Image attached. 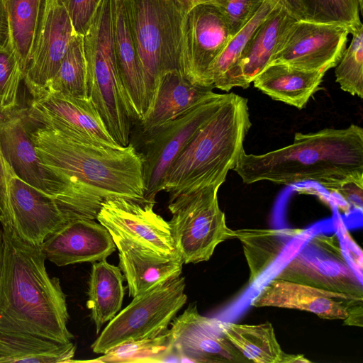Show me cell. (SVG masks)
I'll return each mask as SVG.
<instances>
[{
	"mask_svg": "<svg viewBox=\"0 0 363 363\" xmlns=\"http://www.w3.org/2000/svg\"><path fill=\"white\" fill-rule=\"evenodd\" d=\"M2 227L0 330L71 342L66 296L59 279L49 276L41 247L21 239L11 226Z\"/></svg>",
	"mask_w": 363,
	"mask_h": 363,
	"instance_id": "cell-1",
	"label": "cell"
},
{
	"mask_svg": "<svg viewBox=\"0 0 363 363\" xmlns=\"http://www.w3.org/2000/svg\"><path fill=\"white\" fill-rule=\"evenodd\" d=\"M233 170L245 184L314 182L328 190L343 181L363 178V128L352 123L296 133L293 143L281 148L262 155L244 151Z\"/></svg>",
	"mask_w": 363,
	"mask_h": 363,
	"instance_id": "cell-2",
	"label": "cell"
},
{
	"mask_svg": "<svg viewBox=\"0 0 363 363\" xmlns=\"http://www.w3.org/2000/svg\"><path fill=\"white\" fill-rule=\"evenodd\" d=\"M30 135L40 164L55 178L79 184L103 200L147 202L142 154L131 143L111 148L75 132L33 123Z\"/></svg>",
	"mask_w": 363,
	"mask_h": 363,
	"instance_id": "cell-3",
	"label": "cell"
},
{
	"mask_svg": "<svg viewBox=\"0 0 363 363\" xmlns=\"http://www.w3.org/2000/svg\"><path fill=\"white\" fill-rule=\"evenodd\" d=\"M251 125L247 99L228 94L169 169L163 189L169 194V202L199 189L220 186L245 151Z\"/></svg>",
	"mask_w": 363,
	"mask_h": 363,
	"instance_id": "cell-4",
	"label": "cell"
},
{
	"mask_svg": "<svg viewBox=\"0 0 363 363\" xmlns=\"http://www.w3.org/2000/svg\"><path fill=\"white\" fill-rule=\"evenodd\" d=\"M87 94L105 128L121 147L130 143L133 119L118 76L113 44L111 0H101L84 35Z\"/></svg>",
	"mask_w": 363,
	"mask_h": 363,
	"instance_id": "cell-5",
	"label": "cell"
},
{
	"mask_svg": "<svg viewBox=\"0 0 363 363\" xmlns=\"http://www.w3.org/2000/svg\"><path fill=\"white\" fill-rule=\"evenodd\" d=\"M124 1L145 84L146 116L162 75L179 70L182 24L187 11L176 0Z\"/></svg>",
	"mask_w": 363,
	"mask_h": 363,
	"instance_id": "cell-6",
	"label": "cell"
},
{
	"mask_svg": "<svg viewBox=\"0 0 363 363\" xmlns=\"http://www.w3.org/2000/svg\"><path fill=\"white\" fill-rule=\"evenodd\" d=\"M185 287V278L179 276L133 297L100 333L91 345L92 351L106 354L126 342L166 332L186 302Z\"/></svg>",
	"mask_w": 363,
	"mask_h": 363,
	"instance_id": "cell-7",
	"label": "cell"
},
{
	"mask_svg": "<svg viewBox=\"0 0 363 363\" xmlns=\"http://www.w3.org/2000/svg\"><path fill=\"white\" fill-rule=\"evenodd\" d=\"M219 188L206 187L169 202L172 235L184 264L208 261L219 244L235 238L218 204Z\"/></svg>",
	"mask_w": 363,
	"mask_h": 363,
	"instance_id": "cell-8",
	"label": "cell"
},
{
	"mask_svg": "<svg viewBox=\"0 0 363 363\" xmlns=\"http://www.w3.org/2000/svg\"><path fill=\"white\" fill-rule=\"evenodd\" d=\"M228 94L213 92L196 106L146 133L143 174L146 201L155 203L171 165L197 130L218 111Z\"/></svg>",
	"mask_w": 363,
	"mask_h": 363,
	"instance_id": "cell-9",
	"label": "cell"
},
{
	"mask_svg": "<svg viewBox=\"0 0 363 363\" xmlns=\"http://www.w3.org/2000/svg\"><path fill=\"white\" fill-rule=\"evenodd\" d=\"M155 203L116 197L104 200L96 220L115 245L126 244L164 257H179L169 221L153 210Z\"/></svg>",
	"mask_w": 363,
	"mask_h": 363,
	"instance_id": "cell-10",
	"label": "cell"
},
{
	"mask_svg": "<svg viewBox=\"0 0 363 363\" xmlns=\"http://www.w3.org/2000/svg\"><path fill=\"white\" fill-rule=\"evenodd\" d=\"M231 38L223 16L213 3L191 9L182 24L180 73L194 84L213 86L212 66Z\"/></svg>",
	"mask_w": 363,
	"mask_h": 363,
	"instance_id": "cell-11",
	"label": "cell"
},
{
	"mask_svg": "<svg viewBox=\"0 0 363 363\" xmlns=\"http://www.w3.org/2000/svg\"><path fill=\"white\" fill-rule=\"evenodd\" d=\"M350 31L344 24L296 20L283 35L270 64L325 73L339 62Z\"/></svg>",
	"mask_w": 363,
	"mask_h": 363,
	"instance_id": "cell-12",
	"label": "cell"
},
{
	"mask_svg": "<svg viewBox=\"0 0 363 363\" xmlns=\"http://www.w3.org/2000/svg\"><path fill=\"white\" fill-rule=\"evenodd\" d=\"M275 278L362 297V284L344 256L337 239L316 236Z\"/></svg>",
	"mask_w": 363,
	"mask_h": 363,
	"instance_id": "cell-13",
	"label": "cell"
},
{
	"mask_svg": "<svg viewBox=\"0 0 363 363\" xmlns=\"http://www.w3.org/2000/svg\"><path fill=\"white\" fill-rule=\"evenodd\" d=\"M75 34L63 0H43L32 53L23 79L33 99L46 92Z\"/></svg>",
	"mask_w": 363,
	"mask_h": 363,
	"instance_id": "cell-14",
	"label": "cell"
},
{
	"mask_svg": "<svg viewBox=\"0 0 363 363\" xmlns=\"http://www.w3.org/2000/svg\"><path fill=\"white\" fill-rule=\"evenodd\" d=\"M220 323L216 318L200 314L196 303H191L179 316L176 315L169 332L173 351L180 362H249L228 340Z\"/></svg>",
	"mask_w": 363,
	"mask_h": 363,
	"instance_id": "cell-15",
	"label": "cell"
},
{
	"mask_svg": "<svg viewBox=\"0 0 363 363\" xmlns=\"http://www.w3.org/2000/svg\"><path fill=\"white\" fill-rule=\"evenodd\" d=\"M26 110L34 125L70 130L106 147H123L111 138L89 98L48 91L33 99Z\"/></svg>",
	"mask_w": 363,
	"mask_h": 363,
	"instance_id": "cell-16",
	"label": "cell"
},
{
	"mask_svg": "<svg viewBox=\"0 0 363 363\" xmlns=\"http://www.w3.org/2000/svg\"><path fill=\"white\" fill-rule=\"evenodd\" d=\"M363 297L274 278L251 301L254 307H277L314 313L320 318L346 320Z\"/></svg>",
	"mask_w": 363,
	"mask_h": 363,
	"instance_id": "cell-17",
	"label": "cell"
},
{
	"mask_svg": "<svg viewBox=\"0 0 363 363\" xmlns=\"http://www.w3.org/2000/svg\"><path fill=\"white\" fill-rule=\"evenodd\" d=\"M32 123L26 108L0 112V146L14 174L41 193L52 197L63 182L40 164L30 135Z\"/></svg>",
	"mask_w": 363,
	"mask_h": 363,
	"instance_id": "cell-18",
	"label": "cell"
},
{
	"mask_svg": "<svg viewBox=\"0 0 363 363\" xmlns=\"http://www.w3.org/2000/svg\"><path fill=\"white\" fill-rule=\"evenodd\" d=\"M40 247L46 259L58 267L101 261L116 250L108 230L90 218L67 221Z\"/></svg>",
	"mask_w": 363,
	"mask_h": 363,
	"instance_id": "cell-19",
	"label": "cell"
},
{
	"mask_svg": "<svg viewBox=\"0 0 363 363\" xmlns=\"http://www.w3.org/2000/svg\"><path fill=\"white\" fill-rule=\"evenodd\" d=\"M11 228L23 240L40 246L45 239L69 220L55 200L19 179L9 180Z\"/></svg>",
	"mask_w": 363,
	"mask_h": 363,
	"instance_id": "cell-20",
	"label": "cell"
},
{
	"mask_svg": "<svg viewBox=\"0 0 363 363\" xmlns=\"http://www.w3.org/2000/svg\"><path fill=\"white\" fill-rule=\"evenodd\" d=\"M113 44L118 76L133 119L147 112L146 89L124 0H111Z\"/></svg>",
	"mask_w": 363,
	"mask_h": 363,
	"instance_id": "cell-21",
	"label": "cell"
},
{
	"mask_svg": "<svg viewBox=\"0 0 363 363\" xmlns=\"http://www.w3.org/2000/svg\"><path fill=\"white\" fill-rule=\"evenodd\" d=\"M213 88L191 83L177 69L164 72L153 104L141 121L143 131L147 133L184 114L211 95Z\"/></svg>",
	"mask_w": 363,
	"mask_h": 363,
	"instance_id": "cell-22",
	"label": "cell"
},
{
	"mask_svg": "<svg viewBox=\"0 0 363 363\" xmlns=\"http://www.w3.org/2000/svg\"><path fill=\"white\" fill-rule=\"evenodd\" d=\"M325 74L285 64H270L252 83L272 99L303 109L319 89Z\"/></svg>",
	"mask_w": 363,
	"mask_h": 363,
	"instance_id": "cell-23",
	"label": "cell"
},
{
	"mask_svg": "<svg viewBox=\"0 0 363 363\" xmlns=\"http://www.w3.org/2000/svg\"><path fill=\"white\" fill-rule=\"evenodd\" d=\"M116 247L118 250L119 268L127 281L130 297L182 274L184 262L180 257H161L126 244H117Z\"/></svg>",
	"mask_w": 363,
	"mask_h": 363,
	"instance_id": "cell-24",
	"label": "cell"
},
{
	"mask_svg": "<svg viewBox=\"0 0 363 363\" xmlns=\"http://www.w3.org/2000/svg\"><path fill=\"white\" fill-rule=\"evenodd\" d=\"M296 20L298 19L279 1L253 32L239 62L245 89L270 64L283 35Z\"/></svg>",
	"mask_w": 363,
	"mask_h": 363,
	"instance_id": "cell-25",
	"label": "cell"
},
{
	"mask_svg": "<svg viewBox=\"0 0 363 363\" xmlns=\"http://www.w3.org/2000/svg\"><path fill=\"white\" fill-rule=\"evenodd\" d=\"M220 325L228 340L250 362H311L303 354L286 353L269 322L249 325L221 321Z\"/></svg>",
	"mask_w": 363,
	"mask_h": 363,
	"instance_id": "cell-26",
	"label": "cell"
},
{
	"mask_svg": "<svg viewBox=\"0 0 363 363\" xmlns=\"http://www.w3.org/2000/svg\"><path fill=\"white\" fill-rule=\"evenodd\" d=\"M123 277L119 267L106 259L92 263L86 306L91 311L96 334L121 308L125 295Z\"/></svg>",
	"mask_w": 363,
	"mask_h": 363,
	"instance_id": "cell-27",
	"label": "cell"
},
{
	"mask_svg": "<svg viewBox=\"0 0 363 363\" xmlns=\"http://www.w3.org/2000/svg\"><path fill=\"white\" fill-rule=\"evenodd\" d=\"M75 345L39 335L0 330V362H73Z\"/></svg>",
	"mask_w": 363,
	"mask_h": 363,
	"instance_id": "cell-28",
	"label": "cell"
},
{
	"mask_svg": "<svg viewBox=\"0 0 363 363\" xmlns=\"http://www.w3.org/2000/svg\"><path fill=\"white\" fill-rule=\"evenodd\" d=\"M242 243L250 270L252 284L295 240L304 233L302 229H241L235 230Z\"/></svg>",
	"mask_w": 363,
	"mask_h": 363,
	"instance_id": "cell-29",
	"label": "cell"
},
{
	"mask_svg": "<svg viewBox=\"0 0 363 363\" xmlns=\"http://www.w3.org/2000/svg\"><path fill=\"white\" fill-rule=\"evenodd\" d=\"M279 0H264L250 20L228 41L211 68L214 88L229 91L234 87L245 89L239 70L243 50L253 32L267 18Z\"/></svg>",
	"mask_w": 363,
	"mask_h": 363,
	"instance_id": "cell-30",
	"label": "cell"
},
{
	"mask_svg": "<svg viewBox=\"0 0 363 363\" xmlns=\"http://www.w3.org/2000/svg\"><path fill=\"white\" fill-rule=\"evenodd\" d=\"M10 42L24 71L29 62L43 0H5Z\"/></svg>",
	"mask_w": 363,
	"mask_h": 363,
	"instance_id": "cell-31",
	"label": "cell"
},
{
	"mask_svg": "<svg viewBox=\"0 0 363 363\" xmlns=\"http://www.w3.org/2000/svg\"><path fill=\"white\" fill-rule=\"evenodd\" d=\"M48 91L89 98L84 35L76 33L72 38L56 74L48 84Z\"/></svg>",
	"mask_w": 363,
	"mask_h": 363,
	"instance_id": "cell-32",
	"label": "cell"
},
{
	"mask_svg": "<svg viewBox=\"0 0 363 363\" xmlns=\"http://www.w3.org/2000/svg\"><path fill=\"white\" fill-rule=\"evenodd\" d=\"M173 354L177 355L172 347L168 329L155 337L126 342L103 354L100 357L86 362H169L168 358Z\"/></svg>",
	"mask_w": 363,
	"mask_h": 363,
	"instance_id": "cell-33",
	"label": "cell"
},
{
	"mask_svg": "<svg viewBox=\"0 0 363 363\" xmlns=\"http://www.w3.org/2000/svg\"><path fill=\"white\" fill-rule=\"evenodd\" d=\"M352 41L335 66V81L342 90L363 98V25L354 26L350 31Z\"/></svg>",
	"mask_w": 363,
	"mask_h": 363,
	"instance_id": "cell-34",
	"label": "cell"
},
{
	"mask_svg": "<svg viewBox=\"0 0 363 363\" xmlns=\"http://www.w3.org/2000/svg\"><path fill=\"white\" fill-rule=\"evenodd\" d=\"M304 20L344 24L351 29L362 23L356 0H301Z\"/></svg>",
	"mask_w": 363,
	"mask_h": 363,
	"instance_id": "cell-35",
	"label": "cell"
},
{
	"mask_svg": "<svg viewBox=\"0 0 363 363\" xmlns=\"http://www.w3.org/2000/svg\"><path fill=\"white\" fill-rule=\"evenodd\" d=\"M24 77L10 40L0 48V112L18 106V91Z\"/></svg>",
	"mask_w": 363,
	"mask_h": 363,
	"instance_id": "cell-36",
	"label": "cell"
},
{
	"mask_svg": "<svg viewBox=\"0 0 363 363\" xmlns=\"http://www.w3.org/2000/svg\"><path fill=\"white\" fill-rule=\"evenodd\" d=\"M264 0H213L223 16L230 35L236 34L255 14Z\"/></svg>",
	"mask_w": 363,
	"mask_h": 363,
	"instance_id": "cell-37",
	"label": "cell"
},
{
	"mask_svg": "<svg viewBox=\"0 0 363 363\" xmlns=\"http://www.w3.org/2000/svg\"><path fill=\"white\" fill-rule=\"evenodd\" d=\"M101 0H63L76 33L84 35Z\"/></svg>",
	"mask_w": 363,
	"mask_h": 363,
	"instance_id": "cell-38",
	"label": "cell"
},
{
	"mask_svg": "<svg viewBox=\"0 0 363 363\" xmlns=\"http://www.w3.org/2000/svg\"><path fill=\"white\" fill-rule=\"evenodd\" d=\"M328 191L340 195L348 206L355 210L363 208V178L350 179L336 184Z\"/></svg>",
	"mask_w": 363,
	"mask_h": 363,
	"instance_id": "cell-39",
	"label": "cell"
},
{
	"mask_svg": "<svg viewBox=\"0 0 363 363\" xmlns=\"http://www.w3.org/2000/svg\"><path fill=\"white\" fill-rule=\"evenodd\" d=\"M13 173L0 146V199L10 225L9 180Z\"/></svg>",
	"mask_w": 363,
	"mask_h": 363,
	"instance_id": "cell-40",
	"label": "cell"
},
{
	"mask_svg": "<svg viewBox=\"0 0 363 363\" xmlns=\"http://www.w3.org/2000/svg\"><path fill=\"white\" fill-rule=\"evenodd\" d=\"M10 40L9 16L5 0H0V48Z\"/></svg>",
	"mask_w": 363,
	"mask_h": 363,
	"instance_id": "cell-41",
	"label": "cell"
},
{
	"mask_svg": "<svg viewBox=\"0 0 363 363\" xmlns=\"http://www.w3.org/2000/svg\"><path fill=\"white\" fill-rule=\"evenodd\" d=\"M279 2L298 20L304 18L301 0H279Z\"/></svg>",
	"mask_w": 363,
	"mask_h": 363,
	"instance_id": "cell-42",
	"label": "cell"
},
{
	"mask_svg": "<svg viewBox=\"0 0 363 363\" xmlns=\"http://www.w3.org/2000/svg\"><path fill=\"white\" fill-rule=\"evenodd\" d=\"M188 12L197 5L211 2L213 0H176Z\"/></svg>",
	"mask_w": 363,
	"mask_h": 363,
	"instance_id": "cell-43",
	"label": "cell"
},
{
	"mask_svg": "<svg viewBox=\"0 0 363 363\" xmlns=\"http://www.w3.org/2000/svg\"><path fill=\"white\" fill-rule=\"evenodd\" d=\"M0 222L3 226H10L4 208L0 199Z\"/></svg>",
	"mask_w": 363,
	"mask_h": 363,
	"instance_id": "cell-44",
	"label": "cell"
},
{
	"mask_svg": "<svg viewBox=\"0 0 363 363\" xmlns=\"http://www.w3.org/2000/svg\"><path fill=\"white\" fill-rule=\"evenodd\" d=\"M4 252V235H3V227L0 222V269L2 262Z\"/></svg>",
	"mask_w": 363,
	"mask_h": 363,
	"instance_id": "cell-45",
	"label": "cell"
},
{
	"mask_svg": "<svg viewBox=\"0 0 363 363\" xmlns=\"http://www.w3.org/2000/svg\"><path fill=\"white\" fill-rule=\"evenodd\" d=\"M359 4L360 12L362 13L363 11V2L362 0H356Z\"/></svg>",
	"mask_w": 363,
	"mask_h": 363,
	"instance_id": "cell-46",
	"label": "cell"
}]
</instances>
